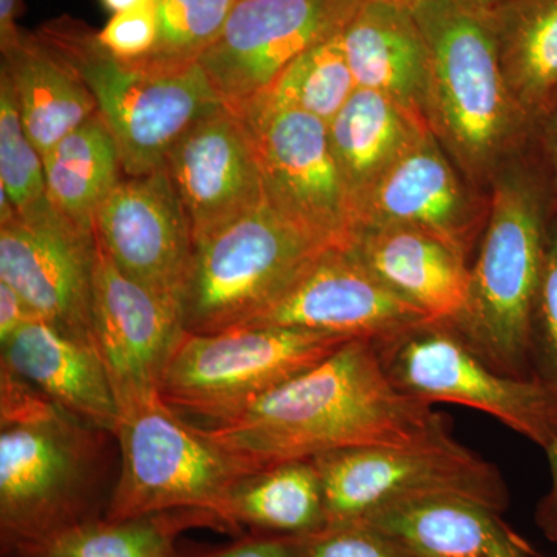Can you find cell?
Masks as SVG:
<instances>
[{
  "label": "cell",
  "instance_id": "cell-1",
  "mask_svg": "<svg viewBox=\"0 0 557 557\" xmlns=\"http://www.w3.org/2000/svg\"><path fill=\"white\" fill-rule=\"evenodd\" d=\"M432 406L392 383L373 341L351 339L236 416L201 429L251 475L335 450L449 437L448 420Z\"/></svg>",
  "mask_w": 557,
  "mask_h": 557
},
{
  "label": "cell",
  "instance_id": "cell-2",
  "mask_svg": "<svg viewBox=\"0 0 557 557\" xmlns=\"http://www.w3.org/2000/svg\"><path fill=\"white\" fill-rule=\"evenodd\" d=\"M530 150L491 183L490 215L467 300L456 317L443 321L491 369L519 380H534V307L557 208L547 161L541 148L537 156Z\"/></svg>",
  "mask_w": 557,
  "mask_h": 557
},
{
  "label": "cell",
  "instance_id": "cell-3",
  "mask_svg": "<svg viewBox=\"0 0 557 557\" xmlns=\"http://www.w3.org/2000/svg\"><path fill=\"white\" fill-rule=\"evenodd\" d=\"M412 11L431 60L429 126L468 182L491 188L536 145L537 129L509 90L490 16L458 0H421Z\"/></svg>",
  "mask_w": 557,
  "mask_h": 557
},
{
  "label": "cell",
  "instance_id": "cell-4",
  "mask_svg": "<svg viewBox=\"0 0 557 557\" xmlns=\"http://www.w3.org/2000/svg\"><path fill=\"white\" fill-rule=\"evenodd\" d=\"M36 35L89 87L127 177L164 168L183 132L225 108L200 64L182 72L137 67L113 57L98 32L72 17L47 22Z\"/></svg>",
  "mask_w": 557,
  "mask_h": 557
},
{
  "label": "cell",
  "instance_id": "cell-5",
  "mask_svg": "<svg viewBox=\"0 0 557 557\" xmlns=\"http://www.w3.org/2000/svg\"><path fill=\"white\" fill-rule=\"evenodd\" d=\"M115 435L121 472L104 519L194 509L237 530L230 519V498L248 474L203 429L157 399L121 413Z\"/></svg>",
  "mask_w": 557,
  "mask_h": 557
},
{
  "label": "cell",
  "instance_id": "cell-6",
  "mask_svg": "<svg viewBox=\"0 0 557 557\" xmlns=\"http://www.w3.org/2000/svg\"><path fill=\"white\" fill-rule=\"evenodd\" d=\"M348 341L289 327L185 330L164 370L160 398L177 413L222 423L314 368Z\"/></svg>",
  "mask_w": 557,
  "mask_h": 557
},
{
  "label": "cell",
  "instance_id": "cell-7",
  "mask_svg": "<svg viewBox=\"0 0 557 557\" xmlns=\"http://www.w3.org/2000/svg\"><path fill=\"white\" fill-rule=\"evenodd\" d=\"M327 249L269 201L194 242L183 302L185 330L214 333L244 324Z\"/></svg>",
  "mask_w": 557,
  "mask_h": 557
},
{
  "label": "cell",
  "instance_id": "cell-8",
  "mask_svg": "<svg viewBox=\"0 0 557 557\" xmlns=\"http://www.w3.org/2000/svg\"><path fill=\"white\" fill-rule=\"evenodd\" d=\"M311 461L324 490L325 528L418 498H468L500 515L509 505L500 471L453 435L403 448L335 450Z\"/></svg>",
  "mask_w": 557,
  "mask_h": 557
},
{
  "label": "cell",
  "instance_id": "cell-9",
  "mask_svg": "<svg viewBox=\"0 0 557 557\" xmlns=\"http://www.w3.org/2000/svg\"><path fill=\"white\" fill-rule=\"evenodd\" d=\"M373 343L388 379L410 397L478 409L544 449L557 438V401L548 388L491 369L445 322H426Z\"/></svg>",
  "mask_w": 557,
  "mask_h": 557
},
{
  "label": "cell",
  "instance_id": "cell-10",
  "mask_svg": "<svg viewBox=\"0 0 557 557\" xmlns=\"http://www.w3.org/2000/svg\"><path fill=\"white\" fill-rule=\"evenodd\" d=\"M90 426L64 412L0 429V531L17 555L83 522L94 486Z\"/></svg>",
  "mask_w": 557,
  "mask_h": 557
},
{
  "label": "cell",
  "instance_id": "cell-11",
  "mask_svg": "<svg viewBox=\"0 0 557 557\" xmlns=\"http://www.w3.org/2000/svg\"><path fill=\"white\" fill-rule=\"evenodd\" d=\"M239 116L251 135L274 211L325 247H350L357 220L327 123L295 109L249 108Z\"/></svg>",
  "mask_w": 557,
  "mask_h": 557
},
{
  "label": "cell",
  "instance_id": "cell-12",
  "mask_svg": "<svg viewBox=\"0 0 557 557\" xmlns=\"http://www.w3.org/2000/svg\"><path fill=\"white\" fill-rule=\"evenodd\" d=\"M362 0H239L199 64L220 100L239 113L289 62L344 30Z\"/></svg>",
  "mask_w": 557,
  "mask_h": 557
},
{
  "label": "cell",
  "instance_id": "cell-13",
  "mask_svg": "<svg viewBox=\"0 0 557 557\" xmlns=\"http://www.w3.org/2000/svg\"><path fill=\"white\" fill-rule=\"evenodd\" d=\"M95 237L121 273L183 313L194 236L164 168L124 175L95 215Z\"/></svg>",
  "mask_w": 557,
  "mask_h": 557
},
{
  "label": "cell",
  "instance_id": "cell-14",
  "mask_svg": "<svg viewBox=\"0 0 557 557\" xmlns=\"http://www.w3.org/2000/svg\"><path fill=\"white\" fill-rule=\"evenodd\" d=\"M91 330L120 413L161 399L164 370L185 333L183 313L121 273L98 242Z\"/></svg>",
  "mask_w": 557,
  "mask_h": 557
},
{
  "label": "cell",
  "instance_id": "cell-15",
  "mask_svg": "<svg viewBox=\"0 0 557 557\" xmlns=\"http://www.w3.org/2000/svg\"><path fill=\"white\" fill-rule=\"evenodd\" d=\"M95 259V234L76 228L53 207L0 223V281L40 318L94 347Z\"/></svg>",
  "mask_w": 557,
  "mask_h": 557
},
{
  "label": "cell",
  "instance_id": "cell-16",
  "mask_svg": "<svg viewBox=\"0 0 557 557\" xmlns=\"http://www.w3.org/2000/svg\"><path fill=\"white\" fill-rule=\"evenodd\" d=\"M431 321L370 273L350 249L330 248L276 300L237 327L304 329L379 341Z\"/></svg>",
  "mask_w": 557,
  "mask_h": 557
},
{
  "label": "cell",
  "instance_id": "cell-17",
  "mask_svg": "<svg viewBox=\"0 0 557 557\" xmlns=\"http://www.w3.org/2000/svg\"><path fill=\"white\" fill-rule=\"evenodd\" d=\"M450 160L434 132L421 135L359 205L357 230L423 231L469 262L485 231L490 197L483 199L475 186L468 185Z\"/></svg>",
  "mask_w": 557,
  "mask_h": 557
},
{
  "label": "cell",
  "instance_id": "cell-18",
  "mask_svg": "<svg viewBox=\"0 0 557 557\" xmlns=\"http://www.w3.org/2000/svg\"><path fill=\"white\" fill-rule=\"evenodd\" d=\"M164 170L188 215L194 242L267 201L247 124L226 108L183 132L168 153Z\"/></svg>",
  "mask_w": 557,
  "mask_h": 557
},
{
  "label": "cell",
  "instance_id": "cell-19",
  "mask_svg": "<svg viewBox=\"0 0 557 557\" xmlns=\"http://www.w3.org/2000/svg\"><path fill=\"white\" fill-rule=\"evenodd\" d=\"M341 39L358 89L379 91L431 129V60L413 11L387 0H362Z\"/></svg>",
  "mask_w": 557,
  "mask_h": 557
},
{
  "label": "cell",
  "instance_id": "cell-20",
  "mask_svg": "<svg viewBox=\"0 0 557 557\" xmlns=\"http://www.w3.org/2000/svg\"><path fill=\"white\" fill-rule=\"evenodd\" d=\"M76 420L115 434L120 408L100 354L46 319L2 344V361Z\"/></svg>",
  "mask_w": 557,
  "mask_h": 557
},
{
  "label": "cell",
  "instance_id": "cell-21",
  "mask_svg": "<svg viewBox=\"0 0 557 557\" xmlns=\"http://www.w3.org/2000/svg\"><path fill=\"white\" fill-rule=\"evenodd\" d=\"M348 249L384 285L434 321H449L463 309L471 265L423 231L361 226Z\"/></svg>",
  "mask_w": 557,
  "mask_h": 557
},
{
  "label": "cell",
  "instance_id": "cell-22",
  "mask_svg": "<svg viewBox=\"0 0 557 557\" xmlns=\"http://www.w3.org/2000/svg\"><path fill=\"white\" fill-rule=\"evenodd\" d=\"M355 522L379 528L417 557H531L500 512L468 498L399 502Z\"/></svg>",
  "mask_w": 557,
  "mask_h": 557
},
{
  "label": "cell",
  "instance_id": "cell-23",
  "mask_svg": "<svg viewBox=\"0 0 557 557\" xmlns=\"http://www.w3.org/2000/svg\"><path fill=\"white\" fill-rule=\"evenodd\" d=\"M25 132L40 157L98 112L89 87L36 33L2 50Z\"/></svg>",
  "mask_w": 557,
  "mask_h": 557
},
{
  "label": "cell",
  "instance_id": "cell-24",
  "mask_svg": "<svg viewBox=\"0 0 557 557\" xmlns=\"http://www.w3.org/2000/svg\"><path fill=\"white\" fill-rule=\"evenodd\" d=\"M329 126L355 220L362 200L388 170L431 131L379 91L357 89ZM432 132V131H431Z\"/></svg>",
  "mask_w": 557,
  "mask_h": 557
},
{
  "label": "cell",
  "instance_id": "cell-25",
  "mask_svg": "<svg viewBox=\"0 0 557 557\" xmlns=\"http://www.w3.org/2000/svg\"><path fill=\"white\" fill-rule=\"evenodd\" d=\"M487 16L509 90L537 129L557 100V0H507Z\"/></svg>",
  "mask_w": 557,
  "mask_h": 557
},
{
  "label": "cell",
  "instance_id": "cell-26",
  "mask_svg": "<svg viewBox=\"0 0 557 557\" xmlns=\"http://www.w3.org/2000/svg\"><path fill=\"white\" fill-rule=\"evenodd\" d=\"M47 197L62 218L95 234V215L124 177L119 148L100 112L42 157Z\"/></svg>",
  "mask_w": 557,
  "mask_h": 557
},
{
  "label": "cell",
  "instance_id": "cell-27",
  "mask_svg": "<svg viewBox=\"0 0 557 557\" xmlns=\"http://www.w3.org/2000/svg\"><path fill=\"white\" fill-rule=\"evenodd\" d=\"M233 525L277 536H310L324 530V490L311 460L288 461L242 479L230 498Z\"/></svg>",
  "mask_w": 557,
  "mask_h": 557
},
{
  "label": "cell",
  "instance_id": "cell-28",
  "mask_svg": "<svg viewBox=\"0 0 557 557\" xmlns=\"http://www.w3.org/2000/svg\"><path fill=\"white\" fill-rule=\"evenodd\" d=\"M226 530L215 516L205 511L160 512L124 520H83L64 528L21 557H177L175 542L193 527Z\"/></svg>",
  "mask_w": 557,
  "mask_h": 557
},
{
  "label": "cell",
  "instance_id": "cell-29",
  "mask_svg": "<svg viewBox=\"0 0 557 557\" xmlns=\"http://www.w3.org/2000/svg\"><path fill=\"white\" fill-rule=\"evenodd\" d=\"M341 33L289 62L269 89L247 109H295L329 124L358 89L348 67Z\"/></svg>",
  "mask_w": 557,
  "mask_h": 557
},
{
  "label": "cell",
  "instance_id": "cell-30",
  "mask_svg": "<svg viewBox=\"0 0 557 557\" xmlns=\"http://www.w3.org/2000/svg\"><path fill=\"white\" fill-rule=\"evenodd\" d=\"M239 0H156L159 36L149 54L129 62L152 72H182L199 64L222 35Z\"/></svg>",
  "mask_w": 557,
  "mask_h": 557
},
{
  "label": "cell",
  "instance_id": "cell-31",
  "mask_svg": "<svg viewBox=\"0 0 557 557\" xmlns=\"http://www.w3.org/2000/svg\"><path fill=\"white\" fill-rule=\"evenodd\" d=\"M0 188L9 194L20 215L51 207L42 157L25 132L5 72L0 73Z\"/></svg>",
  "mask_w": 557,
  "mask_h": 557
},
{
  "label": "cell",
  "instance_id": "cell-32",
  "mask_svg": "<svg viewBox=\"0 0 557 557\" xmlns=\"http://www.w3.org/2000/svg\"><path fill=\"white\" fill-rule=\"evenodd\" d=\"M533 379L557 401V208L549 220L533 317Z\"/></svg>",
  "mask_w": 557,
  "mask_h": 557
},
{
  "label": "cell",
  "instance_id": "cell-33",
  "mask_svg": "<svg viewBox=\"0 0 557 557\" xmlns=\"http://www.w3.org/2000/svg\"><path fill=\"white\" fill-rule=\"evenodd\" d=\"M300 557H417L397 539L366 522L327 527L302 536Z\"/></svg>",
  "mask_w": 557,
  "mask_h": 557
},
{
  "label": "cell",
  "instance_id": "cell-34",
  "mask_svg": "<svg viewBox=\"0 0 557 557\" xmlns=\"http://www.w3.org/2000/svg\"><path fill=\"white\" fill-rule=\"evenodd\" d=\"M159 36L156 3L112 14L98 39L121 61L135 62L150 53Z\"/></svg>",
  "mask_w": 557,
  "mask_h": 557
},
{
  "label": "cell",
  "instance_id": "cell-35",
  "mask_svg": "<svg viewBox=\"0 0 557 557\" xmlns=\"http://www.w3.org/2000/svg\"><path fill=\"white\" fill-rule=\"evenodd\" d=\"M64 412L39 387L0 362V429L39 423Z\"/></svg>",
  "mask_w": 557,
  "mask_h": 557
},
{
  "label": "cell",
  "instance_id": "cell-36",
  "mask_svg": "<svg viewBox=\"0 0 557 557\" xmlns=\"http://www.w3.org/2000/svg\"><path fill=\"white\" fill-rule=\"evenodd\" d=\"M302 536H273L249 539L239 545L209 557H300Z\"/></svg>",
  "mask_w": 557,
  "mask_h": 557
},
{
  "label": "cell",
  "instance_id": "cell-37",
  "mask_svg": "<svg viewBox=\"0 0 557 557\" xmlns=\"http://www.w3.org/2000/svg\"><path fill=\"white\" fill-rule=\"evenodd\" d=\"M42 319L20 293L0 281V343L5 344L11 336L33 321Z\"/></svg>",
  "mask_w": 557,
  "mask_h": 557
},
{
  "label": "cell",
  "instance_id": "cell-38",
  "mask_svg": "<svg viewBox=\"0 0 557 557\" xmlns=\"http://www.w3.org/2000/svg\"><path fill=\"white\" fill-rule=\"evenodd\" d=\"M545 453L548 456L552 483H549L548 493L537 504L534 520L542 534L549 542L557 544V438L545 449Z\"/></svg>",
  "mask_w": 557,
  "mask_h": 557
},
{
  "label": "cell",
  "instance_id": "cell-39",
  "mask_svg": "<svg viewBox=\"0 0 557 557\" xmlns=\"http://www.w3.org/2000/svg\"><path fill=\"white\" fill-rule=\"evenodd\" d=\"M537 143L542 150L549 175H552L553 186L557 197V100L549 110L548 115L542 120L537 127Z\"/></svg>",
  "mask_w": 557,
  "mask_h": 557
},
{
  "label": "cell",
  "instance_id": "cell-40",
  "mask_svg": "<svg viewBox=\"0 0 557 557\" xmlns=\"http://www.w3.org/2000/svg\"><path fill=\"white\" fill-rule=\"evenodd\" d=\"M22 11L24 0H0V49L7 50L20 40L22 30L17 20Z\"/></svg>",
  "mask_w": 557,
  "mask_h": 557
},
{
  "label": "cell",
  "instance_id": "cell-41",
  "mask_svg": "<svg viewBox=\"0 0 557 557\" xmlns=\"http://www.w3.org/2000/svg\"><path fill=\"white\" fill-rule=\"evenodd\" d=\"M104 9L110 11L112 14L123 13V11H129L135 9H141V7L153 5L156 0H101Z\"/></svg>",
  "mask_w": 557,
  "mask_h": 557
},
{
  "label": "cell",
  "instance_id": "cell-42",
  "mask_svg": "<svg viewBox=\"0 0 557 557\" xmlns=\"http://www.w3.org/2000/svg\"><path fill=\"white\" fill-rule=\"evenodd\" d=\"M458 2L463 3L468 9L478 11V13L490 14L491 11L496 10L507 0H458Z\"/></svg>",
  "mask_w": 557,
  "mask_h": 557
},
{
  "label": "cell",
  "instance_id": "cell-43",
  "mask_svg": "<svg viewBox=\"0 0 557 557\" xmlns=\"http://www.w3.org/2000/svg\"><path fill=\"white\" fill-rule=\"evenodd\" d=\"M387 2L397 3V5L406 7V9L413 10L421 2V0H387Z\"/></svg>",
  "mask_w": 557,
  "mask_h": 557
}]
</instances>
